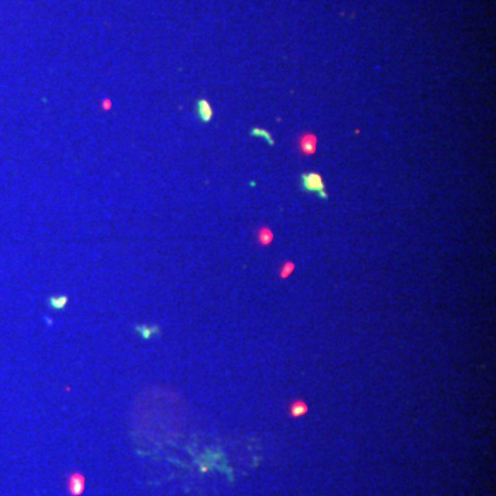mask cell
<instances>
[{
  "mask_svg": "<svg viewBox=\"0 0 496 496\" xmlns=\"http://www.w3.org/2000/svg\"><path fill=\"white\" fill-rule=\"evenodd\" d=\"M301 184H302V189L305 192L317 193L321 199H327V197H328L327 192H324L325 184H324L323 177H321L318 173L302 174V177H301Z\"/></svg>",
  "mask_w": 496,
  "mask_h": 496,
  "instance_id": "cell-1",
  "label": "cell"
},
{
  "mask_svg": "<svg viewBox=\"0 0 496 496\" xmlns=\"http://www.w3.org/2000/svg\"><path fill=\"white\" fill-rule=\"evenodd\" d=\"M299 151L302 155H314L317 151V138L312 133L301 135L299 138Z\"/></svg>",
  "mask_w": 496,
  "mask_h": 496,
  "instance_id": "cell-2",
  "label": "cell"
},
{
  "mask_svg": "<svg viewBox=\"0 0 496 496\" xmlns=\"http://www.w3.org/2000/svg\"><path fill=\"white\" fill-rule=\"evenodd\" d=\"M197 116H199L200 121H203V123H210L212 116H214V110H212L211 103L204 98L197 101Z\"/></svg>",
  "mask_w": 496,
  "mask_h": 496,
  "instance_id": "cell-3",
  "label": "cell"
},
{
  "mask_svg": "<svg viewBox=\"0 0 496 496\" xmlns=\"http://www.w3.org/2000/svg\"><path fill=\"white\" fill-rule=\"evenodd\" d=\"M68 489H69L70 495H80L81 492L84 491V477L80 473H73L68 480Z\"/></svg>",
  "mask_w": 496,
  "mask_h": 496,
  "instance_id": "cell-4",
  "label": "cell"
},
{
  "mask_svg": "<svg viewBox=\"0 0 496 496\" xmlns=\"http://www.w3.org/2000/svg\"><path fill=\"white\" fill-rule=\"evenodd\" d=\"M273 241V232L269 227H259L258 229V243L261 245H269Z\"/></svg>",
  "mask_w": 496,
  "mask_h": 496,
  "instance_id": "cell-5",
  "label": "cell"
},
{
  "mask_svg": "<svg viewBox=\"0 0 496 496\" xmlns=\"http://www.w3.org/2000/svg\"><path fill=\"white\" fill-rule=\"evenodd\" d=\"M250 134L253 135V137H261V138H264L269 145H275V141H273V137H272V134H270L269 131L268 130H265V129H258V127H255V129H253L251 130V133Z\"/></svg>",
  "mask_w": 496,
  "mask_h": 496,
  "instance_id": "cell-6",
  "label": "cell"
},
{
  "mask_svg": "<svg viewBox=\"0 0 496 496\" xmlns=\"http://www.w3.org/2000/svg\"><path fill=\"white\" fill-rule=\"evenodd\" d=\"M306 411H308V407H306V404H305L303 401H295V403L291 405L290 412H291L292 416L298 418V416H302L303 414H306Z\"/></svg>",
  "mask_w": 496,
  "mask_h": 496,
  "instance_id": "cell-7",
  "label": "cell"
},
{
  "mask_svg": "<svg viewBox=\"0 0 496 496\" xmlns=\"http://www.w3.org/2000/svg\"><path fill=\"white\" fill-rule=\"evenodd\" d=\"M49 303L53 309H58V310H61V309H64L65 306H66V303H68V297L61 295V297L50 298Z\"/></svg>",
  "mask_w": 496,
  "mask_h": 496,
  "instance_id": "cell-8",
  "label": "cell"
},
{
  "mask_svg": "<svg viewBox=\"0 0 496 496\" xmlns=\"http://www.w3.org/2000/svg\"><path fill=\"white\" fill-rule=\"evenodd\" d=\"M294 269H295V265L292 264V262H286V264L283 265L280 268V277L281 279H287L288 276L291 275L292 272H294Z\"/></svg>",
  "mask_w": 496,
  "mask_h": 496,
  "instance_id": "cell-9",
  "label": "cell"
},
{
  "mask_svg": "<svg viewBox=\"0 0 496 496\" xmlns=\"http://www.w3.org/2000/svg\"><path fill=\"white\" fill-rule=\"evenodd\" d=\"M137 329L140 331L144 338H151L152 334H156L159 328L157 327H137Z\"/></svg>",
  "mask_w": 496,
  "mask_h": 496,
  "instance_id": "cell-10",
  "label": "cell"
}]
</instances>
